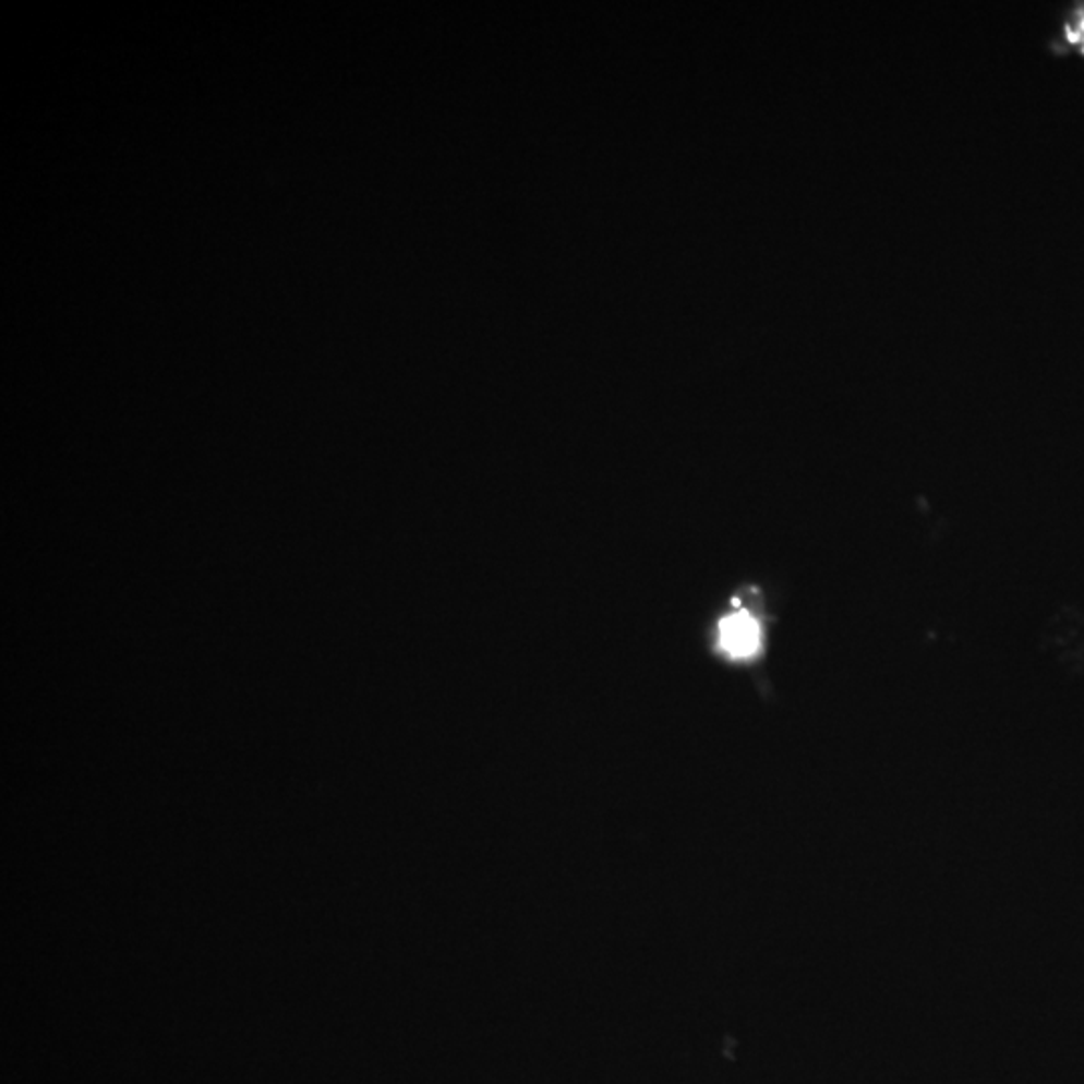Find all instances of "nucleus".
<instances>
[{
	"label": "nucleus",
	"instance_id": "obj_1",
	"mask_svg": "<svg viewBox=\"0 0 1084 1084\" xmlns=\"http://www.w3.org/2000/svg\"><path fill=\"white\" fill-rule=\"evenodd\" d=\"M719 647L733 659H749L761 647V627L747 611L733 613L719 623Z\"/></svg>",
	"mask_w": 1084,
	"mask_h": 1084
},
{
	"label": "nucleus",
	"instance_id": "obj_2",
	"mask_svg": "<svg viewBox=\"0 0 1084 1084\" xmlns=\"http://www.w3.org/2000/svg\"><path fill=\"white\" fill-rule=\"evenodd\" d=\"M1083 31H1084V23H1083Z\"/></svg>",
	"mask_w": 1084,
	"mask_h": 1084
}]
</instances>
